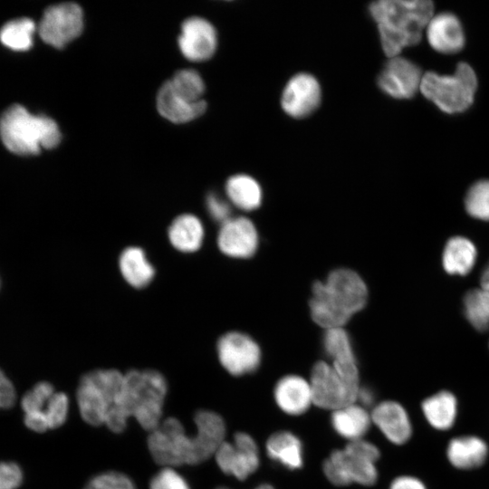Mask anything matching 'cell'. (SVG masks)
Returning a JSON list of instances; mask_svg holds the SVG:
<instances>
[{
	"instance_id": "obj_1",
	"label": "cell",
	"mask_w": 489,
	"mask_h": 489,
	"mask_svg": "<svg viewBox=\"0 0 489 489\" xmlns=\"http://www.w3.org/2000/svg\"><path fill=\"white\" fill-rule=\"evenodd\" d=\"M197 432L188 436L180 421L162 420L150 432L148 446L153 459L164 466L197 465L213 456L225 440V424L217 413L199 410L194 417Z\"/></svg>"
},
{
	"instance_id": "obj_2",
	"label": "cell",
	"mask_w": 489,
	"mask_h": 489,
	"mask_svg": "<svg viewBox=\"0 0 489 489\" xmlns=\"http://www.w3.org/2000/svg\"><path fill=\"white\" fill-rule=\"evenodd\" d=\"M369 11L379 34L381 47L388 58L417 44L434 15L429 0H380L370 4Z\"/></svg>"
},
{
	"instance_id": "obj_3",
	"label": "cell",
	"mask_w": 489,
	"mask_h": 489,
	"mask_svg": "<svg viewBox=\"0 0 489 489\" xmlns=\"http://www.w3.org/2000/svg\"><path fill=\"white\" fill-rule=\"evenodd\" d=\"M367 286L354 271H332L312 287L310 310L312 320L325 330L344 326L366 304Z\"/></svg>"
},
{
	"instance_id": "obj_4",
	"label": "cell",
	"mask_w": 489,
	"mask_h": 489,
	"mask_svg": "<svg viewBox=\"0 0 489 489\" xmlns=\"http://www.w3.org/2000/svg\"><path fill=\"white\" fill-rule=\"evenodd\" d=\"M167 390L164 376L156 370L134 369L124 374L118 408V422L121 432L130 417H134L149 432L157 428L162 421Z\"/></svg>"
},
{
	"instance_id": "obj_5",
	"label": "cell",
	"mask_w": 489,
	"mask_h": 489,
	"mask_svg": "<svg viewBox=\"0 0 489 489\" xmlns=\"http://www.w3.org/2000/svg\"><path fill=\"white\" fill-rule=\"evenodd\" d=\"M124 374L117 369H95L83 375L76 398L82 418L91 426L106 427L120 433L118 408Z\"/></svg>"
},
{
	"instance_id": "obj_6",
	"label": "cell",
	"mask_w": 489,
	"mask_h": 489,
	"mask_svg": "<svg viewBox=\"0 0 489 489\" xmlns=\"http://www.w3.org/2000/svg\"><path fill=\"white\" fill-rule=\"evenodd\" d=\"M0 138L9 151L29 156L56 147L61 132L53 119L34 115L24 106L14 104L0 118Z\"/></svg>"
},
{
	"instance_id": "obj_7",
	"label": "cell",
	"mask_w": 489,
	"mask_h": 489,
	"mask_svg": "<svg viewBox=\"0 0 489 489\" xmlns=\"http://www.w3.org/2000/svg\"><path fill=\"white\" fill-rule=\"evenodd\" d=\"M379 448L365 439L349 442L337 449L323 462V473L333 484L345 486L350 484L372 485L378 479L376 462Z\"/></svg>"
},
{
	"instance_id": "obj_8",
	"label": "cell",
	"mask_w": 489,
	"mask_h": 489,
	"mask_svg": "<svg viewBox=\"0 0 489 489\" xmlns=\"http://www.w3.org/2000/svg\"><path fill=\"white\" fill-rule=\"evenodd\" d=\"M476 89L475 71L466 62H459L450 75L425 72L419 91L440 110L454 114L466 110L472 105Z\"/></svg>"
},
{
	"instance_id": "obj_9",
	"label": "cell",
	"mask_w": 489,
	"mask_h": 489,
	"mask_svg": "<svg viewBox=\"0 0 489 489\" xmlns=\"http://www.w3.org/2000/svg\"><path fill=\"white\" fill-rule=\"evenodd\" d=\"M20 406L25 427L35 433H44L65 423L70 402L67 395L56 391L52 383L39 381L24 392Z\"/></svg>"
},
{
	"instance_id": "obj_10",
	"label": "cell",
	"mask_w": 489,
	"mask_h": 489,
	"mask_svg": "<svg viewBox=\"0 0 489 489\" xmlns=\"http://www.w3.org/2000/svg\"><path fill=\"white\" fill-rule=\"evenodd\" d=\"M309 382L313 405L331 411L356 402L360 388L359 379L342 376L326 361L313 366Z\"/></svg>"
},
{
	"instance_id": "obj_11",
	"label": "cell",
	"mask_w": 489,
	"mask_h": 489,
	"mask_svg": "<svg viewBox=\"0 0 489 489\" xmlns=\"http://www.w3.org/2000/svg\"><path fill=\"white\" fill-rule=\"evenodd\" d=\"M83 28L82 8L74 3L48 7L39 23L38 33L44 43L62 48L78 37Z\"/></svg>"
},
{
	"instance_id": "obj_12",
	"label": "cell",
	"mask_w": 489,
	"mask_h": 489,
	"mask_svg": "<svg viewBox=\"0 0 489 489\" xmlns=\"http://www.w3.org/2000/svg\"><path fill=\"white\" fill-rule=\"evenodd\" d=\"M216 351L223 368L233 376L249 374L261 363V350L249 335L229 331L217 341Z\"/></svg>"
},
{
	"instance_id": "obj_13",
	"label": "cell",
	"mask_w": 489,
	"mask_h": 489,
	"mask_svg": "<svg viewBox=\"0 0 489 489\" xmlns=\"http://www.w3.org/2000/svg\"><path fill=\"white\" fill-rule=\"evenodd\" d=\"M214 455L222 472L239 480H244L254 473L260 464L258 446L254 439L244 432L235 434L231 441L225 440Z\"/></svg>"
},
{
	"instance_id": "obj_14",
	"label": "cell",
	"mask_w": 489,
	"mask_h": 489,
	"mask_svg": "<svg viewBox=\"0 0 489 489\" xmlns=\"http://www.w3.org/2000/svg\"><path fill=\"white\" fill-rule=\"evenodd\" d=\"M280 101L288 116L305 118L314 112L321 101V84L312 74L298 72L286 82Z\"/></svg>"
},
{
	"instance_id": "obj_15",
	"label": "cell",
	"mask_w": 489,
	"mask_h": 489,
	"mask_svg": "<svg viewBox=\"0 0 489 489\" xmlns=\"http://www.w3.org/2000/svg\"><path fill=\"white\" fill-rule=\"evenodd\" d=\"M423 74L415 62L398 55L388 58L377 82L384 93L394 99H410L419 91Z\"/></svg>"
},
{
	"instance_id": "obj_16",
	"label": "cell",
	"mask_w": 489,
	"mask_h": 489,
	"mask_svg": "<svg viewBox=\"0 0 489 489\" xmlns=\"http://www.w3.org/2000/svg\"><path fill=\"white\" fill-rule=\"evenodd\" d=\"M217 246L225 255L245 259L253 256L259 244L254 224L245 216H231L221 224L217 234Z\"/></svg>"
},
{
	"instance_id": "obj_17",
	"label": "cell",
	"mask_w": 489,
	"mask_h": 489,
	"mask_svg": "<svg viewBox=\"0 0 489 489\" xmlns=\"http://www.w3.org/2000/svg\"><path fill=\"white\" fill-rule=\"evenodd\" d=\"M178 45L183 55L190 61H206L213 56L217 45L215 27L206 19L190 17L184 21Z\"/></svg>"
},
{
	"instance_id": "obj_18",
	"label": "cell",
	"mask_w": 489,
	"mask_h": 489,
	"mask_svg": "<svg viewBox=\"0 0 489 489\" xmlns=\"http://www.w3.org/2000/svg\"><path fill=\"white\" fill-rule=\"evenodd\" d=\"M425 33L429 45L441 53H457L465 45L463 26L459 19L451 13L434 14Z\"/></svg>"
},
{
	"instance_id": "obj_19",
	"label": "cell",
	"mask_w": 489,
	"mask_h": 489,
	"mask_svg": "<svg viewBox=\"0 0 489 489\" xmlns=\"http://www.w3.org/2000/svg\"><path fill=\"white\" fill-rule=\"evenodd\" d=\"M371 421L391 443L402 445L412 433V427L405 408L392 400L376 405L371 413Z\"/></svg>"
},
{
	"instance_id": "obj_20",
	"label": "cell",
	"mask_w": 489,
	"mask_h": 489,
	"mask_svg": "<svg viewBox=\"0 0 489 489\" xmlns=\"http://www.w3.org/2000/svg\"><path fill=\"white\" fill-rule=\"evenodd\" d=\"M274 400L284 413L298 416L312 405L310 382L298 375H287L278 380L273 390Z\"/></svg>"
},
{
	"instance_id": "obj_21",
	"label": "cell",
	"mask_w": 489,
	"mask_h": 489,
	"mask_svg": "<svg viewBox=\"0 0 489 489\" xmlns=\"http://www.w3.org/2000/svg\"><path fill=\"white\" fill-rule=\"evenodd\" d=\"M157 108L160 115L175 123H185L202 115L206 109L205 100L192 102L176 93L168 82L159 89Z\"/></svg>"
},
{
	"instance_id": "obj_22",
	"label": "cell",
	"mask_w": 489,
	"mask_h": 489,
	"mask_svg": "<svg viewBox=\"0 0 489 489\" xmlns=\"http://www.w3.org/2000/svg\"><path fill=\"white\" fill-rule=\"evenodd\" d=\"M331 423L338 435L351 442L364 439L372 421L366 408L354 402L333 410Z\"/></svg>"
},
{
	"instance_id": "obj_23",
	"label": "cell",
	"mask_w": 489,
	"mask_h": 489,
	"mask_svg": "<svg viewBox=\"0 0 489 489\" xmlns=\"http://www.w3.org/2000/svg\"><path fill=\"white\" fill-rule=\"evenodd\" d=\"M168 236L171 245L177 251L193 253L201 247L205 229L197 216L183 214L172 221L168 230Z\"/></svg>"
},
{
	"instance_id": "obj_24",
	"label": "cell",
	"mask_w": 489,
	"mask_h": 489,
	"mask_svg": "<svg viewBox=\"0 0 489 489\" xmlns=\"http://www.w3.org/2000/svg\"><path fill=\"white\" fill-rule=\"evenodd\" d=\"M446 455L449 462L456 468L473 469L484 463L488 447L479 437L459 436L449 442Z\"/></svg>"
},
{
	"instance_id": "obj_25",
	"label": "cell",
	"mask_w": 489,
	"mask_h": 489,
	"mask_svg": "<svg viewBox=\"0 0 489 489\" xmlns=\"http://www.w3.org/2000/svg\"><path fill=\"white\" fill-rule=\"evenodd\" d=\"M268 456L290 470L302 467L303 463L302 444L299 437L289 431L272 434L266 441Z\"/></svg>"
},
{
	"instance_id": "obj_26",
	"label": "cell",
	"mask_w": 489,
	"mask_h": 489,
	"mask_svg": "<svg viewBox=\"0 0 489 489\" xmlns=\"http://www.w3.org/2000/svg\"><path fill=\"white\" fill-rule=\"evenodd\" d=\"M119 268L124 280L134 288L147 286L155 275L153 265L143 249L138 246H129L121 252Z\"/></svg>"
},
{
	"instance_id": "obj_27",
	"label": "cell",
	"mask_w": 489,
	"mask_h": 489,
	"mask_svg": "<svg viewBox=\"0 0 489 489\" xmlns=\"http://www.w3.org/2000/svg\"><path fill=\"white\" fill-rule=\"evenodd\" d=\"M225 189L229 203L241 210L253 211L262 204V187L259 182L249 175L236 174L230 177Z\"/></svg>"
},
{
	"instance_id": "obj_28",
	"label": "cell",
	"mask_w": 489,
	"mask_h": 489,
	"mask_svg": "<svg viewBox=\"0 0 489 489\" xmlns=\"http://www.w3.org/2000/svg\"><path fill=\"white\" fill-rule=\"evenodd\" d=\"M476 258L474 244L462 236L450 238L443 253V266L450 274L465 275L473 268Z\"/></svg>"
},
{
	"instance_id": "obj_29",
	"label": "cell",
	"mask_w": 489,
	"mask_h": 489,
	"mask_svg": "<svg viewBox=\"0 0 489 489\" xmlns=\"http://www.w3.org/2000/svg\"><path fill=\"white\" fill-rule=\"evenodd\" d=\"M422 409L425 417L433 427L446 430L455 422L457 403L452 393L441 391L425 399Z\"/></svg>"
},
{
	"instance_id": "obj_30",
	"label": "cell",
	"mask_w": 489,
	"mask_h": 489,
	"mask_svg": "<svg viewBox=\"0 0 489 489\" xmlns=\"http://www.w3.org/2000/svg\"><path fill=\"white\" fill-rule=\"evenodd\" d=\"M35 23L27 17L11 20L0 30V42L5 47L17 52L28 51L34 43Z\"/></svg>"
},
{
	"instance_id": "obj_31",
	"label": "cell",
	"mask_w": 489,
	"mask_h": 489,
	"mask_svg": "<svg viewBox=\"0 0 489 489\" xmlns=\"http://www.w3.org/2000/svg\"><path fill=\"white\" fill-rule=\"evenodd\" d=\"M466 319L474 328L484 331L489 328V291L480 287L468 291L464 298Z\"/></svg>"
},
{
	"instance_id": "obj_32",
	"label": "cell",
	"mask_w": 489,
	"mask_h": 489,
	"mask_svg": "<svg viewBox=\"0 0 489 489\" xmlns=\"http://www.w3.org/2000/svg\"><path fill=\"white\" fill-rule=\"evenodd\" d=\"M323 347L331 362L356 361L351 340L342 327L325 331Z\"/></svg>"
},
{
	"instance_id": "obj_33",
	"label": "cell",
	"mask_w": 489,
	"mask_h": 489,
	"mask_svg": "<svg viewBox=\"0 0 489 489\" xmlns=\"http://www.w3.org/2000/svg\"><path fill=\"white\" fill-rule=\"evenodd\" d=\"M175 92L192 102L203 101L205 84L194 70H181L168 81Z\"/></svg>"
},
{
	"instance_id": "obj_34",
	"label": "cell",
	"mask_w": 489,
	"mask_h": 489,
	"mask_svg": "<svg viewBox=\"0 0 489 489\" xmlns=\"http://www.w3.org/2000/svg\"><path fill=\"white\" fill-rule=\"evenodd\" d=\"M465 205L473 217L489 220V180H480L468 190Z\"/></svg>"
},
{
	"instance_id": "obj_35",
	"label": "cell",
	"mask_w": 489,
	"mask_h": 489,
	"mask_svg": "<svg viewBox=\"0 0 489 489\" xmlns=\"http://www.w3.org/2000/svg\"><path fill=\"white\" fill-rule=\"evenodd\" d=\"M84 489H136V486L126 475L109 471L92 477Z\"/></svg>"
},
{
	"instance_id": "obj_36",
	"label": "cell",
	"mask_w": 489,
	"mask_h": 489,
	"mask_svg": "<svg viewBox=\"0 0 489 489\" xmlns=\"http://www.w3.org/2000/svg\"><path fill=\"white\" fill-rule=\"evenodd\" d=\"M149 489H190V487L174 467L164 466L150 480Z\"/></svg>"
},
{
	"instance_id": "obj_37",
	"label": "cell",
	"mask_w": 489,
	"mask_h": 489,
	"mask_svg": "<svg viewBox=\"0 0 489 489\" xmlns=\"http://www.w3.org/2000/svg\"><path fill=\"white\" fill-rule=\"evenodd\" d=\"M24 481L22 466L14 461H0V489H19Z\"/></svg>"
},
{
	"instance_id": "obj_38",
	"label": "cell",
	"mask_w": 489,
	"mask_h": 489,
	"mask_svg": "<svg viewBox=\"0 0 489 489\" xmlns=\"http://www.w3.org/2000/svg\"><path fill=\"white\" fill-rule=\"evenodd\" d=\"M206 206L209 216L220 224L231 217V206L229 201H226L216 193L207 195Z\"/></svg>"
},
{
	"instance_id": "obj_39",
	"label": "cell",
	"mask_w": 489,
	"mask_h": 489,
	"mask_svg": "<svg viewBox=\"0 0 489 489\" xmlns=\"http://www.w3.org/2000/svg\"><path fill=\"white\" fill-rule=\"evenodd\" d=\"M17 401L16 388L8 375L0 369V409L8 410Z\"/></svg>"
},
{
	"instance_id": "obj_40",
	"label": "cell",
	"mask_w": 489,
	"mask_h": 489,
	"mask_svg": "<svg viewBox=\"0 0 489 489\" xmlns=\"http://www.w3.org/2000/svg\"><path fill=\"white\" fill-rule=\"evenodd\" d=\"M389 489H426V486L417 478L405 475L394 479Z\"/></svg>"
},
{
	"instance_id": "obj_41",
	"label": "cell",
	"mask_w": 489,
	"mask_h": 489,
	"mask_svg": "<svg viewBox=\"0 0 489 489\" xmlns=\"http://www.w3.org/2000/svg\"><path fill=\"white\" fill-rule=\"evenodd\" d=\"M374 398L375 396L371 389L360 387L356 402H360V406L366 408L373 404Z\"/></svg>"
},
{
	"instance_id": "obj_42",
	"label": "cell",
	"mask_w": 489,
	"mask_h": 489,
	"mask_svg": "<svg viewBox=\"0 0 489 489\" xmlns=\"http://www.w3.org/2000/svg\"><path fill=\"white\" fill-rule=\"evenodd\" d=\"M481 287L489 291V264L484 269L481 277Z\"/></svg>"
},
{
	"instance_id": "obj_43",
	"label": "cell",
	"mask_w": 489,
	"mask_h": 489,
	"mask_svg": "<svg viewBox=\"0 0 489 489\" xmlns=\"http://www.w3.org/2000/svg\"><path fill=\"white\" fill-rule=\"evenodd\" d=\"M216 489H228L226 487H217ZM254 489H274L271 484H262L258 486H256Z\"/></svg>"
},
{
	"instance_id": "obj_44",
	"label": "cell",
	"mask_w": 489,
	"mask_h": 489,
	"mask_svg": "<svg viewBox=\"0 0 489 489\" xmlns=\"http://www.w3.org/2000/svg\"><path fill=\"white\" fill-rule=\"evenodd\" d=\"M0 285H1V280H0Z\"/></svg>"
}]
</instances>
